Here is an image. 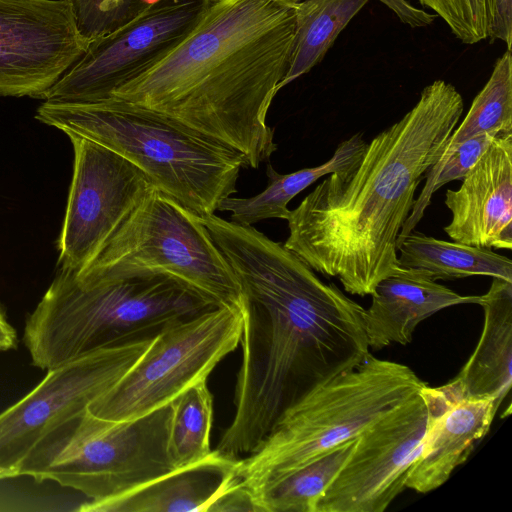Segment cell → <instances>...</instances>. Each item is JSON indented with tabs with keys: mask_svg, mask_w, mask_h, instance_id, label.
<instances>
[{
	"mask_svg": "<svg viewBox=\"0 0 512 512\" xmlns=\"http://www.w3.org/2000/svg\"><path fill=\"white\" fill-rule=\"evenodd\" d=\"M456 87L435 80L397 122L366 143L349 167L327 175L287 219L283 244L312 270L336 277L346 292L371 295L401 267L399 233L415 192L462 116Z\"/></svg>",
	"mask_w": 512,
	"mask_h": 512,
	"instance_id": "obj_2",
	"label": "cell"
},
{
	"mask_svg": "<svg viewBox=\"0 0 512 512\" xmlns=\"http://www.w3.org/2000/svg\"><path fill=\"white\" fill-rule=\"evenodd\" d=\"M88 42L126 25L159 0H64Z\"/></svg>",
	"mask_w": 512,
	"mask_h": 512,
	"instance_id": "obj_27",
	"label": "cell"
},
{
	"mask_svg": "<svg viewBox=\"0 0 512 512\" xmlns=\"http://www.w3.org/2000/svg\"><path fill=\"white\" fill-rule=\"evenodd\" d=\"M83 285L135 274L172 277L216 306L243 308L240 284L199 217L153 188L92 262Z\"/></svg>",
	"mask_w": 512,
	"mask_h": 512,
	"instance_id": "obj_8",
	"label": "cell"
},
{
	"mask_svg": "<svg viewBox=\"0 0 512 512\" xmlns=\"http://www.w3.org/2000/svg\"><path fill=\"white\" fill-rule=\"evenodd\" d=\"M482 133H512L511 50L496 60L488 81L474 98L462 123L454 129L445 150Z\"/></svg>",
	"mask_w": 512,
	"mask_h": 512,
	"instance_id": "obj_25",
	"label": "cell"
},
{
	"mask_svg": "<svg viewBox=\"0 0 512 512\" xmlns=\"http://www.w3.org/2000/svg\"><path fill=\"white\" fill-rule=\"evenodd\" d=\"M151 341L100 349L48 370L32 391L0 413V480L20 476L35 449L117 383Z\"/></svg>",
	"mask_w": 512,
	"mask_h": 512,
	"instance_id": "obj_11",
	"label": "cell"
},
{
	"mask_svg": "<svg viewBox=\"0 0 512 512\" xmlns=\"http://www.w3.org/2000/svg\"><path fill=\"white\" fill-rule=\"evenodd\" d=\"M461 181L445 193L452 213L445 233L462 244L511 250L512 133L495 136Z\"/></svg>",
	"mask_w": 512,
	"mask_h": 512,
	"instance_id": "obj_15",
	"label": "cell"
},
{
	"mask_svg": "<svg viewBox=\"0 0 512 512\" xmlns=\"http://www.w3.org/2000/svg\"><path fill=\"white\" fill-rule=\"evenodd\" d=\"M214 0H159L117 30L89 42L83 56L45 93L53 103L107 100L181 44Z\"/></svg>",
	"mask_w": 512,
	"mask_h": 512,
	"instance_id": "obj_10",
	"label": "cell"
},
{
	"mask_svg": "<svg viewBox=\"0 0 512 512\" xmlns=\"http://www.w3.org/2000/svg\"><path fill=\"white\" fill-rule=\"evenodd\" d=\"M365 146L363 134L358 132L340 142L331 158L318 166L280 174L268 163L269 185L264 191L249 198L226 197L217 210L230 212V221L243 226H253L270 218L287 220L291 211L288 204L296 195L321 177L354 164Z\"/></svg>",
	"mask_w": 512,
	"mask_h": 512,
	"instance_id": "obj_20",
	"label": "cell"
},
{
	"mask_svg": "<svg viewBox=\"0 0 512 512\" xmlns=\"http://www.w3.org/2000/svg\"><path fill=\"white\" fill-rule=\"evenodd\" d=\"M427 385L406 365L370 354L288 408L264 440L240 458L237 477L255 497L341 443L355 438Z\"/></svg>",
	"mask_w": 512,
	"mask_h": 512,
	"instance_id": "obj_6",
	"label": "cell"
},
{
	"mask_svg": "<svg viewBox=\"0 0 512 512\" xmlns=\"http://www.w3.org/2000/svg\"><path fill=\"white\" fill-rule=\"evenodd\" d=\"M497 135L482 133L457 146L444 150L440 158L425 173V185L415 199L398 237V241L414 230L430 205L432 195L445 184L461 180L480 159ZM398 243V242H397Z\"/></svg>",
	"mask_w": 512,
	"mask_h": 512,
	"instance_id": "obj_26",
	"label": "cell"
},
{
	"mask_svg": "<svg viewBox=\"0 0 512 512\" xmlns=\"http://www.w3.org/2000/svg\"><path fill=\"white\" fill-rule=\"evenodd\" d=\"M17 346V334L0 309V351L14 349Z\"/></svg>",
	"mask_w": 512,
	"mask_h": 512,
	"instance_id": "obj_31",
	"label": "cell"
},
{
	"mask_svg": "<svg viewBox=\"0 0 512 512\" xmlns=\"http://www.w3.org/2000/svg\"><path fill=\"white\" fill-rule=\"evenodd\" d=\"M401 267L425 271L437 280L490 276L512 282V261L489 248L449 242L410 232L397 243Z\"/></svg>",
	"mask_w": 512,
	"mask_h": 512,
	"instance_id": "obj_21",
	"label": "cell"
},
{
	"mask_svg": "<svg viewBox=\"0 0 512 512\" xmlns=\"http://www.w3.org/2000/svg\"><path fill=\"white\" fill-rule=\"evenodd\" d=\"M199 219L242 290L235 413L215 449L239 458L264 440L288 408L371 354L366 309L253 226L215 213Z\"/></svg>",
	"mask_w": 512,
	"mask_h": 512,
	"instance_id": "obj_1",
	"label": "cell"
},
{
	"mask_svg": "<svg viewBox=\"0 0 512 512\" xmlns=\"http://www.w3.org/2000/svg\"><path fill=\"white\" fill-rule=\"evenodd\" d=\"M244 311L219 306L158 333L137 362L88 410L114 422L142 417L207 380L240 343Z\"/></svg>",
	"mask_w": 512,
	"mask_h": 512,
	"instance_id": "obj_9",
	"label": "cell"
},
{
	"mask_svg": "<svg viewBox=\"0 0 512 512\" xmlns=\"http://www.w3.org/2000/svg\"><path fill=\"white\" fill-rule=\"evenodd\" d=\"M35 118L99 143L140 168L153 187L198 217L237 192L246 157L164 115L114 98L86 104L46 102Z\"/></svg>",
	"mask_w": 512,
	"mask_h": 512,
	"instance_id": "obj_5",
	"label": "cell"
},
{
	"mask_svg": "<svg viewBox=\"0 0 512 512\" xmlns=\"http://www.w3.org/2000/svg\"><path fill=\"white\" fill-rule=\"evenodd\" d=\"M429 416V403L420 392L364 428L316 512L385 511L406 488Z\"/></svg>",
	"mask_w": 512,
	"mask_h": 512,
	"instance_id": "obj_13",
	"label": "cell"
},
{
	"mask_svg": "<svg viewBox=\"0 0 512 512\" xmlns=\"http://www.w3.org/2000/svg\"><path fill=\"white\" fill-rule=\"evenodd\" d=\"M64 0H0V97L42 99L83 56Z\"/></svg>",
	"mask_w": 512,
	"mask_h": 512,
	"instance_id": "obj_14",
	"label": "cell"
},
{
	"mask_svg": "<svg viewBox=\"0 0 512 512\" xmlns=\"http://www.w3.org/2000/svg\"><path fill=\"white\" fill-rule=\"evenodd\" d=\"M370 0H303L295 5V37L280 89L319 64L339 34Z\"/></svg>",
	"mask_w": 512,
	"mask_h": 512,
	"instance_id": "obj_22",
	"label": "cell"
},
{
	"mask_svg": "<svg viewBox=\"0 0 512 512\" xmlns=\"http://www.w3.org/2000/svg\"><path fill=\"white\" fill-rule=\"evenodd\" d=\"M431 9L462 43L473 45L489 38L496 0H417Z\"/></svg>",
	"mask_w": 512,
	"mask_h": 512,
	"instance_id": "obj_28",
	"label": "cell"
},
{
	"mask_svg": "<svg viewBox=\"0 0 512 512\" xmlns=\"http://www.w3.org/2000/svg\"><path fill=\"white\" fill-rule=\"evenodd\" d=\"M171 403L130 421L98 418L87 409L51 433L20 471L57 482L91 501L119 496L175 468L168 452Z\"/></svg>",
	"mask_w": 512,
	"mask_h": 512,
	"instance_id": "obj_7",
	"label": "cell"
},
{
	"mask_svg": "<svg viewBox=\"0 0 512 512\" xmlns=\"http://www.w3.org/2000/svg\"><path fill=\"white\" fill-rule=\"evenodd\" d=\"M389 8L403 23L411 28L426 27L435 20V14L416 8L407 0H378Z\"/></svg>",
	"mask_w": 512,
	"mask_h": 512,
	"instance_id": "obj_29",
	"label": "cell"
},
{
	"mask_svg": "<svg viewBox=\"0 0 512 512\" xmlns=\"http://www.w3.org/2000/svg\"><path fill=\"white\" fill-rule=\"evenodd\" d=\"M274 1H278V2H281V3H284V4L295 6L296 4L300 3L303 0H274Z\"/></svg>",
	"mask_w": 512,
	"mask_h": 512,
	"instance_id": "obj_32",
	"label": "cell"
},
{
	"mask_svg": "<svg viewBox=\"0 0 512 512\" xmlns=\"http://www.w3.org/2000/svg\"><path fill=\"white\" fill-rule=\"evenodd\" d=\"M371 296L365 321L369 348L373 350L391 343H410L419 323L442 309L480 305L482 301V295H460L431 279L425 271L404 267L382 279Z\"/></svg>",
	"mask_w": 512,
	"mask_h": 512,
	"instance_id": "obj_18",
	"label": "cell"
},
{
	"mask_svg": "<svg viewBox=\"0 0 512 512\" xmlns=\"http://www.w3.org/2000/svg\"><path fill=\"white\" fill-rule=\"evenodd\" d=\"M215 307L178 280L135 274L89 285L58 269L25 322L34 366L51 370L94 351L153 339L165 328Z\"/></svg>",
	"mask_w": 512,
	"mask_h": 512,
	"instance_id": "obj_4",
	"label": "cell"
},
{
	"mask_svg": "<svg viewBox=\"0 0 512 512\" xmlns=\"http://www.w3.org/2000/svg\"><path fill=\"white\" fill-rule=\"evenodd\" d=\"M355 438L315 458L255 497L258 512H316L317 503L348 458Z\"/></svg>",
	"mask_w": 512,
	"mask_h": 512,
	"instance_id": "obj_23",
	"label": "cell"
},
{
	"mask_svg": "<svg viewBox=\"0 0 512 512\" xmlns=\"http://www.w3.org/2000/svg\"><path fill=\"white\" fill-rule=\"evenodd\" d=\"M430 406L429 423L406 488L427 493L443 485L488 433L498 410L491 398H460L446 384L422 391Z\"/></svg>",
	"mask_w": 512,
	"mask_h": 512,
	"instance_id": "obj_16",
	"label": "cell"
},
{
	"mask_svg": "<svg viewBox=\"0 0 512 512\" xmlns=\"http://www.w3.org/2000/svg\"><path fill=\"white\" fill-rule=\"evenodd\" d=\"M490 40H501L507 50L512 43V0H496L495 14L489 34Z\"/></svg>",
	"mask_w": 512,
	"mask_h": 512,
	"instance_id": "obj_30",
	"label": "cell"
},
{
	"mask_svg": "<svg viewBox=\"0 0 512 512\" xmlns=\"http://www.w3.org/2000/svg\"><path fill=\"white\" fill-rule=\"evenodd\" d=\"M294 37L293 5L214 0L181 44L110 98L181 123L258 168L277 149L266 117L288 71Z\"/></svg>",
	"mask_w": 512,
	"mask_h": 512,
	"instance_id": "obj_3",
	"label": "cell"
},
{
	"mask_svg": "<svg viewBox=\"0 0 512 512\" xmlns=\"http://www.w3.org/2000/svg\"><path fill=\"white\" fill-rule=\"evenodd\" d=\"M480 305L484 324L477 346L446 385L460 398H491L499 407L512 383V282L493 278Z\"/></svg>",
	"mask_w": 512,
	"mask_h": 512,
	"instance_id": "obj_19",
	"label": "cell"
},
{
	"mask_svg": "<svg viewBox=\"0 0 512 512\" xmlns=\"http://www.w3.org/2000/svg\"><path fill=\"white\" fill-rule=\"evenodd\" d=\"M240 458L217 450L202 460L174 469L119 496L87 501L82 512H211L221 495L238 480Z\"/></svg>",
	"mask_w": 512,
	"mask_h": 512,
	"instance_id": "obj_17",
	"label": "cell"
},
{
	"mask_svg": "<svg viewBox=\"0 0 512 512\" xmlns=\"http://www.w3.org/2000/svg\"><path fill=\"white\" fill-rule=\"evenodd\" d=\"M168 452L175 469L208 456L213 421V398L207 380L189 387L172 402Z\"/></svg>",
	"mask_w": 512,
	"mask_h": 512,
	"instance_id": "obj_24",
	"label": "cell"
},
{
	"mask_svg": "<svg viewBox=\"0 0 512 512\" xmlns=\"http://www.w3.org/2000/svg\"><path fill=\"white\" fill-rule=\"evenodd\" d=\"M58 240V267L79 273L154 188L144 172L111 149L79 135Z\"/></svg>",
	"mask_w": 512,
	"mask_h": 512,
	"instance_id": "obj_12",
	"label": "cell"
}]
</instances>
